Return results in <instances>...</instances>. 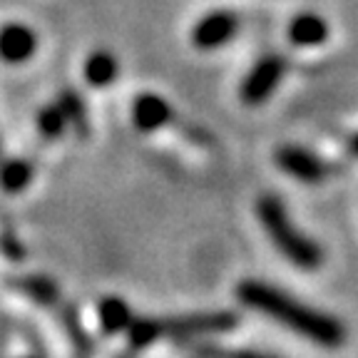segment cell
<instances>
[{
    "mask_svg": "<svg viewBox=\"0 0 358 358\" xmlns=\"http://www.w3.org/2000/svg\"><path fill=\"white\" fill-rule=\"evenodd\" d=\"M236 299L244 306L254 308L259 313H266L268 319L286 326L294 334L303 336L311 343H319L324 348H338L346 341V329L331 313L299 301L286 291L276 289L271 284H264L257 279H246L236 286Z\"/></svg>",
    "mask_w": 358,
    "mask_h": 358,
    "instance_id": "obj_1",
    "label": "cell"
},
{
    "mask_svg": "<svg viewBox=\"0 0 358 358\" xmlns=\"http://www.w3.org/2000/svg\"><path fill=\"white\" fill-rule=\"evenodd\" d=\"M257 217L262 222L264 231L268 234V239L274 241V246L289 259L294 266L303 268V271H313L319 268L324 262V252L321 246L306 236L301 229L294 227L289 212H286L284 201L276 194H264L257 201Z\"/></svg>",
    "mask_w": 358,
    "mask_h": 358,
    "instance_id": "obj_2",
    "label": "cell"
},
{
    "mask_svg": "<svg viewBox=\"0 0 358 358\" xmlns=\"http://www.w3.org/2000/svg\"><path fill=\"white\" fill-rule=\"evenodd\" d=\"M239 316L231 311H201L187 316H169L159 319V336L162 338H192L204 334H227L236 329Z\"/></svg>",
    "mask_w": 358,
    "mask_h": 358,
    "instance_id": "obj_3",
    "label": "cell"
},
{
    "mask_svg": "<svg viewBox=\"0 0 358 358\" xmlns=\"http://www.w3.org/2000/svg\"><path fill=\"white\" fill-rule=\"evenodd\" d=\"M284 57L279 55H266L249 70V75L241 83V100L246 105H262L268 100V95L279 87L281 78H284Z\"/></svg>",
    "mask_w": 358,
    "mask_h": 358,
    "instance_id": "obj_4",
    "label": "cell"
},
{
    "mask_svg": "<svg viewBox=\"0 0 358 358\" xmlns=\"http://www.w3.org/2000/svg\"><path fill=\"white\" fill-rule=\"evenodd\" d=\"M276 164L284 169L289 177L303 185H319L329 174V164L321 159L319 155L308 152L306 147L299 145H284L276 152Z\"/></svg>",
    "mask_w": 358,
    "mask_h": 358,
    "instance_id": "obj_5",
    "label": "cell"
},
{
    "mask_svg": "<svg viewBox=\"0 0 358 358\" xmlns=\"http://www.w3.org/2000/svg\"><path fill=\"white\" fill-rule=\"evenodd\" d=\"M239 30V17L231 10H212L192 28V43L199 50H217L231 43Z\"/></svg>",
    "mask_w": 358,
    "mask_h": 358,
    "instance_id": "obj_6",
    "label": "cell"
},
{
    "mask_svg": "<svg viewBox=\"0 0 358 358\" xmlns=\"http://www.w3.org/2000/svg\"><path fill=\"white\" fill-rule=\"evenodd\" d=\"M35 48H38V38L28 25L8 22L0 28V60L8 65H20L30 60Z\"/></svg>",
    "mask_w": 358,
    "mask_h": 358,
    "instance_id": "obj_7",
    "label": "cell"
},
{
    "mask_svg": "<svg viewBox=\"0 0 358 358\" xmlns=\"http://www.w3.org/2000/svg\"><path fill=\"white\" fill-rule=\"evenodd\" d=\"M172 117V110H169L167 100L159 95H152L145 92L137 100L132 102V120L134 127L142 129V132H155V129L164 127Z\"/></svg>",
    "mask_w": 358,
    "mask_h": 358,
    "instance_id": "obj_8",
    "label": "cell"
},
{
    "mask_svg": "<svg viewBox=\"0 0 358 358\" xmlns=\"http://www.w3.org/2000/svg\"><path fill=\"white\" fill-rule=\"evenodd\" d=\"M329 38V25L313 13H301L289 22V40L299 48H316Z\"/></svg>",
    "mask_w": 358,
    "mask_h": 358,
    "instance_id": "obj_9",
    "label": "cell"
},
{
    "mask_svg": "<svg viewBox=\"0 0 358 358\" xmlns=\"http://www.w3.org/2000/svg\"><path fill=\"white\" fill-rule=\"evenodd\" d=\"M97 316H100V326L107 336L127 331L129 321H132V308L127 306V301L120 296H105L97 303Z\"/></svg>",
    "mask_w": 358,
    "mask_h": 358,
    "instance_id": "obj_10",
    "label": "cell"
},
{
    "mask_svg": "<svg viewBox=\"0 0 358 358\" xmlns=\"http://www.w3.org/2000/svg\"><path fill=\"white\" fill-rule=\"evenodd\" d=\"M17 291H22L30 301L40 303V306H55L60 301V289L50 276H20V279L13 281Z\"/></svg>",
    "mask_w": 358,
    "mask_h": 358,
    "instance_id": "obj_11",
    "label": "cell"
},
{
    "mask_svg": "<svg viewBox=\"0 0 358 358\" xmlns=\"http://www.w3.org/2000/svg\"><path fill=\"white\" fill-rule=\"evenodd\" d=\"M117 60L110 55L107 50H97L87 57L85 62V80H87L92 87H107V85L115 83L117 78Z\"/></svg>",
    "mask_w": 358,
    "mask_h": 358,
    "instance_id": "obj_12",
    "label": "cell"
},
{
    "mask_svg": "<svg viewBox=\"0 0 358 358\" xmlns=\"http://www.w3.org/2000/svg\"><path fill=\"white\" fill-rule=\"evenodd\" d=\"M33 179V164L25 159H8L0 164V187L8 194H17L30 185Z\"/></svg>",
    "mask_w": 358,
    "mask_h": 358,
    "instance_id": "obj_13",
    "label": "cell"
},
{
    "mask_svg": "<svg viewBox=\"0 0 358 358\" xmlns=\"http://www.w3.org/2000/svg\"><path fill=\"white\" fill-rule=\"evenodd\" d=\"M127 334H129L132 348L152 346L155 341L162 338V336H159V319H150V316H145V319H134L132 316V321H129V326H127Z\"/></svg>",
    "mask_w": 358,
    "mask_h": 358,
    "instance_id": "obj_14",
    "label": "cell"
},
{
    "mask_svg": "<svg viewBox=\"0 0 358 358\" xmlns=\"http://www.w3.org/2000/svg\"><path fill=\"white\" fill-rule=\"evenodd\" d=\"M57 107H60L62 115H65L67 124H75L78 129H85L87 112H85V102H83V97H80L78 92H73V90H65V92H60V97H57Z\"/></svg>",
    "mask_w": 358,
    "mask_h": 358,
    "instance_id": "obj_15",
    "label": "cell"
},
{
    "mask_svg": "<svg viewBox=\"0 0 358 358\" xmlns=\"http://www.w3.org/2000/svg\"><path fill=\"white\" fill-rule=\"evenodd\" d=\"M67 127V120L62 115V110L55 105H48L38 112V129L45 134V137H60Z\"/></svg>",
    "mask_w": 358,
    "mask_h": 358,
    "instance_id": "obj_16",
    "label": "cell"
},
{
    "mask_svg": "<svg viewBox=\"0 0 358 358\" xmlns=\"http://www.w3.org/2000/svg\"><path fill=\"white\" fill-rule=\"evenodd\" d=\"M194 353L199 358H276L271 353L254 351V348H227V346H196Z\"/></svg>",
    "mask_w": 358,
    "mask_h": 358,
    "instance_id": "obj_17",
    "label": "cell"
},
{
    "mask_svg": "<svg viewBox=\"0 0 358 358\" xmlns=\"http://www.w3.org/2000/svg\"><path fill=\"white\" fill-rule=\"evenodd\" d=\"M65 329L67 334H70V338H73L75 348L83 353H90V348H92V341H90L87 331L80 326V319H75V313H67L65 316Z\"/></svg>",
    "mask_w": 358,
    "mask_h": 358,
    "instance_id": "obj_18",
    "label": "cell"
},
{
    "mask_svg": "<svg viewBox=\"0 0 358 358\" xmlns=\"http://www.w3.org/2000/svg\"><path fill=\"white\" fill-rule=\"evenodd\" d=\"M28 358H38V356H28Z\"/></svg>",
    "mask_w": 358,
    "mask_h": 358,
    "instance_id": "obj_19",
    "label": "cell"
}]
</instances>
